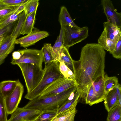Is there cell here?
<instances>
[{"label": "cell", "instance_id": "cell-43", "mask_svg": "<svg viewBox=\"0 0 121 121\" xmlns=\"http://www.w3.org/2000/svg\"><path fill=\"white\" fill-rule=\"evenodd\" d=\"M6 35H3L0 36V46L3 41Z\"/></svg>", "mask_w": 121, "mask_h": 121}, {"label": "cell", "instance_id": "cell-1", "mask_svg": "<svg viewBox=\"0 0 121 121\" xmlns=\"http://www.w3.org/2000/svg\"><path fill=\"white\" fill-rule=\"evenodd\" d=\"M106 54L98 43H87L82 48L79 59L73 62L77 89L104 78Z\"/></svg>", "mask_w": 121, "mask_h": 121}, {"label": "cell", "instance_id": "cell-20", "mask_svg": "<svg viewBox=\"0 0 121 121\" xmlns=\"http://www.w3.org/2000/svg\"><path fill=\"white\" fill-rule=\"evenodd\" d=\"M36 11L26 15L24 23L20 35H28L30 33L34 28Z\"/></svg>", "mask_w": 121, "mask_h": 121}, {"label": "cell", "instance_id": "cell-39", "mask_svg": "<svg viewBox=\"0 0 121 121\" xmlns=\"http://www.w3.org/2000/svg\"><path fill=\"white\" fill-rule=\"evenodd\" d=\"M21 55V53L20 50L15 51L12 53V60H17L18 59Z\"/></svg>", "mask_w": 121, "mask_h": 121}, {"label": "cell", "instance_id": "cell-6", "mask_svg": "<svg viewBox=\"0 0 121 121\" xmlns=\"http://www.w3.org/2000/svg\"><path fill=\"white\" fill-rule=\"evenodd\" d=\"M76 86L77 85L74 79H67L63 76L47 86L38 97L57 95Z\"/></svg>", "mask_w": 121, "mask_h": 121}, {"label": "cell", "instance_id": "cell-36", "mask_svg": "<svg viewBox=\"0 0 121 121\" xmlns=\"http://www.w3.org/2000/svg\"><path fill=\"white\" fill-rule=\"evenodd\" d=\"M113 57L117 59L121 58V37L117 43L113 52L112 54Z\"/></svg>", "mask_w": 121, "mask_h": 121}, {"label": "cell", "instance_id": "cell-34", "mask_svg": "<svg viewBox=\"0 0 121 121\" xmlns=\"http://www.w3.org/2000/svg\"><path fill=\"white\" fill-rule=\"evenodd\" d=\"M56 114V112L43 113L34 121H52L55 117Z\"/></svg>", "mask_w": 121, "mask_h": 121}, {"label": "cell", "instance_id": "cell-7", "mask_svg": "<svg viewBox=\"0 0 121 121\" xmlns=\"http://www.w3.org/2000/svg\"><path fill=\"white\" fill-rule=\"evenodd\" d=\"M21 55L17 60H12L11 63L17 65L21 63H27L36 65L42 68L44 61L42 49L39 50L34 49H25L20 50Z\"/></svg>", "mask_w": 121, "mask_h": 121}, {"label": "cell", "instance_id": "cell-13", "mask_svg": "<svg viewBox=\"0 0 121 121\" xmlns=\"http://www.w3.org/2000/svg\"><path fill=\"white\" fill-rule=\"evenodd\" d=\"M103 26L107 36L111 40L117 43L121 37V28L107 22L104 23Z\"/></svg>", "mask_w": 121, "mask_h": 121}, {"label": "cell", "instance_id": "cell-35", "mask_svg": "<svg viewBox=\"0 0 121 121\" xmlns=\"http://www.w3.org/2000/svg\"><path fill=\"white\" fill-rule=\"evenodd\" d=\"M28 0H1L3 3L9 6H15L26 3Z\"/></svg>", "mask_w": 121, "mask_h": 121}, {"label": "cell", "instance_id": "cell-31", "mask_svg": "<svg viewBox=\"0 0 121 121\" xmlns=\"http://www.w3.org/2000/svg\"><path fill=\"white\" fill-rule=\"evenodd\" d=\"M4 98L0 93V121H8Z\"/></svg>", "mask_w": 121, "mask_h": 121}, {"label": "cell", "instance_id": "cell-25", "mask_svg": "<svg viewBox=\"0 0 121 121\" xmlns=\"http://www.w3.org/2000/svg\"><path fill=\"white\" fill-rule=\"evenodd\" d=\"M121 107L118 105L108 111L106 121H121Z\"/></svg>", "mask_w": 121, "mask_h": 121}, {"label": "cell", "instance_id": "cell-15", "mask_svg": "<svg viewBox=\"0 0 121 121\" xmlns=\"http://www.w3.org/2000/svg\"><path fill=\"white\" fill-rule=\"evenodd\" d=\"M7 80L0 82V93L4 98L10 95L14 91L19 81Z\"/></svg>", "mask_w": 121, "mask_h": 121}, {"label": "cell", "instance_id": "cell-24", "mask_svg": "<svg viewBox=\"0 0 121 121\" xmlns=\"http://www.w3.org/2000/svg\"><path fill=\"white\" fill-rule=\"evenodd\" d=\"M73 60L69 53L68 49L63 46L57 61H63L69 68L72 69Z\"/></svg>", "mask_w": 121, "mask_h": 121}, {"label": "cell", "instance_id": "cell-11", "mask_svg": "<svg viewBox=\"0 0 121 121\" xmlns=\"http://www.w3.org/2000/svg\"><path fill=\"white\" fill-rule=\"evenodd\" d=\"M101 5L108 22L121 28V13L117 11L112 2L110 0H102Z\"/></svg>", "mask_w": 121, "mask_h": 121}, {"label": "cell", "instance_id": "cell-40", "mask_svg": "<svg viewBox=\"0 0 121 121\" xmlns=\"http://www.w3.org/2000/svg\"><path fill=\"white\" fill-rule=\"evenodd\" d=\"M116 88L120 104L121 105V84L119 83L116 87Z\"/></svg>", "mask_w": 121, "mask_h": 121}, {"label": "cell", "instance_id": "cell-45", "mask_svg": "<svg viewBox=\"0 0 121 121\" xmlns=\"http://www.w3.org/2000/svg\"><path fill=\"white\" fill-rule=\"evenodd\" d=\"M75 113V112H74ZM72 115H71V116L67 120H66V121H69L70 119H71V117H72V115Z\"/></svg>", "mask_w": 121, "mask_h": 121}, {"label": "cell", "instance_id": "cell-18", "mask_svg": "<svg viewBox=\"0 0 121 121\" xmlns=\"http://www.w3.org/2000/svg\"><path fill=\"white\" fill-rule=\"evenodd\" d=\"M16 40L11 34L5 35L0 46V57L9 52H12L13 51Z\"/></svg>", "mask_w": 121, "mask_h": 121}, {"label": "cell", "instance_id": "cell-37", "mask_svg": "<svg viewBox=\"0 0 121 121\" xmlns=\"http://www.w3.org/2000/svg\"><path fill=\"white\" fill-rule=\"evenodd\" d=\"M14 23L10 24L0 29V36L6 34L12 30L13 29V28L14 27Z\"/></svg>", "mask_w": 121, "mask_h": 121}, {"label": "cell", "instance_id": "cell-16", "mask_svg": "<svg viewBox=\"0 0 121 121\" xmlns=\"http://www.w3.org/2000/svg\"><path fill=\"white\" fill-rule=\"evenodd\" d=\"M80 93V90L77 89L73 98L69 100L57 110L55 117L62 115L70 109L76 107L79 98Z\"/></svg>", "mask_w": 121, "mask_h": 121}, {"label": "cell", "instance_id": "cell-21", "mask_svg": "<svg viewBox=\"0 0 121 121\" xmlns=\"http://www.w3.org/2000/svg\"><path fill=\"white\" fill-rule=\"evenodd\" d=\"M42 49L45 65L53 62L57 61L56 55L51 44H45Z\"/></svg>", "mask_w": 121, "mask_h": 121}, {"label": "cell", "instance_id": "cell-33", "mask_svg": "<svg viewBox=\"0 0 121 121\" xmlns=\"http://www.w3.org/2000/svg\"><path fill=\"white\" fill-rule=\"evenodd\" d=\"M77 112L76 107H74L62 114L54 118L52 121H65L67 120L73 114Z\"/></svg>", "mask_w": 121, "mask_h": 121}, {"label": "cell", "instance_id": "cell-44", "mask_svg": "<svg viewBox=\"0 0 121 121\" xmlns=\"http://www.w3.org/2000/svg\"><path fill=\"white\" fill-rule=\"evenodd\" d=\"M77 112L74 113L72 115L69 121H74V117Z\"/></svg>", "mask_w": 121, "mask_h": 121}, {"label": "cell", "instance_id": "cell-12", "mask_svg": "<svg viewBox=\"0 0 121 121\" xmlns=\"http://www.w3.org/2000/svg\"><path fill=\"white\" fill-rule=\"evenodd\" d=\"M80 89L79 98L85 104L91 106L103 101L94 90L92 83L84 86Z\"/></svg>", "mask_w": 121, "mask_h": 121}, {"label": "cell", "instance_id": "cell-19", "mask_svg": "<svg viewBox=\"0 0 121 121\" xmlns=\"http://www.w3.org/2000/svg\"><path fill=\"white\" fill-rule=\"evenodd\" d=\"M58 19L61 26H68L75 27H78L74 23L67 9L64 6L61 8Z\"/></svg>", "mask_w": 121, "mask_h": 121}, {"label": "cell", "instance_id": "cell-2", "mask_svg": "<svg viewBox=\"0 0 121 121\" xmlns=\"http://www.w3.org/2000/svg\"><path fill=\"white\" fill-rule=\"evenodd\" d=\"M77 86L59 94L45 97L37 98L29 101L23 107L26 109H37L46 113L56 112L77 90Z\"/></svg>", "mask_w": 121, "mask_h": 121}, {"label": "cell", "instance_id": "cell-26", "mask_svg": "<svg viewBox=\"0 0 121 121\" xmlns=\"http://www.w3.org/2000/svg\"><path fill=\"white\" fill-rule=\"evenodd\" d=\"M26 16L24 11L21 13L17 25H15L12 31L11 35L16 39L20 35V33Z\"/></svg>", "mask_w": 121, "mask_h": 121}, {"label": "cell", "instance_id": "cell-5", "mask_svg": "<svg viewBox=\"0 0 121 121\" xmlns=\"http://www.w3.org/2000/svg\"><path fill=\"white\" fill-rule=\"evenodd\" d=\"M63 32L62 46L69 49L70 47L86 39L88 36L89 29L82 27L62 26Z\"/></svg>", "mask_w": 121, "mask_h": 121}, {"label": "cell", "instance_id": "cell-8", "mask_svg": "<svg viewBox=\"0 0 121 121\" xmlns=\"http://www.w3.org/2000/svg\"><path fill=\"white\" fill-rule=\"evenodd\" d=\"M24 91V86L19 81L12 93L4 98L7 114H12L18 107Z\"/></svg>", "mask_w": 121, "mask_h": 121}, {"label": "cell", "instance_id": "cell-23", "mask_svg": "<svg viewBox=\"0 0 121 121\" xmlns=\"http://www.w3.org/2000/svg\"><path fill=\"white\" fill-rule=\"evenodd\" d=\"M91 83L96 93L103 101H104L106 93L104 90V78H102Z\"/></svg>", "mask_w": 121, "mask_h": 121}, {"label": "cell", "instance_id": "cell-3", "mask_svg": "<svg viewBox=\"0 0 121 121\" xmlns=\"http://www.w3.org/2000/svg\"><path fill=\"white\" fill-rule=\"evenodd\" d=\"M44 74L37 86L31 92L27 93L25 97L30 100L38 97L48 85L62 76L59 69L57 61L53 62L45 65Z\"/></svg>", "mask_w": 121, "mask_h": 121}, {"label": "cell", "instance_id": "cell-42", "mask_svg": "<svg viewBox=\"0 0 121 121\" xmlns=\"http://www.w3.org/2000/svg\"><path fill=\"white\" fill-rule=\"evenodd\" d=\"M7 5L3 3L0 0V10L7 7Z\"/></svg>", "mask_w": 121, "mask_h": 121}, {"label": "cell", "instance_id": "cell-30", "mask_svg": "<svg viewBox=\"0 0 121 121\" xmlns=\"http://www.w3.org/2000/svg\"><path fill=\"white\" fill-rule=\"evenodd\" d=\"M21 13L18 14L15 11L8 17L1 21L0 22V29L2 28L17 20Z\"/></svg>", "mask_w": 121, "mask_h": 121}, {"label": "cell", "instance_id": "cell-22", "mask_svg": "<svg viewBox=\"0 0 121 121\" xmlns=\"http://www.w3.org/2000/svg\"><path fill=\"white\" fill-rule=\"evenodd\" d=\"M104 83V90L106 94L115 88L119 84L118 78L116 76L109 77L105 74Z\"/></svg>", "mask_w": 121, "mask_h": 121}, {"label": "cell", "instance_id": "cell-9", "mask_svg": "<svg viewBox=\"0 0 121 121\" xmlns=\"http://www.w3.org/2000/svg\"><path fill=\"white\" fill-rule=\"evenodd\" d=\"M45 112L37 109H25L17 107L8 121H34Z\"/></svg>", "mask_w": 121, "mask_h": 121}, {"label": "cell", "instance_id": "cell-27", "mask_svg": "<svg viewBox=\"0 0 121 121\" xmlns=\"http://www.w3.org/2000/svg\"><path fill=\"white\" fill-rule=\"evenodd\" d=\"M63 30L62 27L61 26L59 36L57 37L54 44L52 47L53 50L56 56L57 61L63 47Z\"/></svg>", "mask_w": 121, "mask_h": 121}, {"label": "cell", "instance_id": "cell-10", "mask_svg": "<svg viewBox=\"0 0 121 121\" xmlns=\"http://www.w3.org/2000/svg\"><path fill=\"white\" fill-rule=\"evenodd\" d=\"M48 32L40 30L34 27L32 31L25 36L16 39L15 44H19L21 46L26 48L34 45L40 40L48 36Z\"/></svg>", "mask_w": 121, "mask_h": 121}, {"label": "cell", "instance_id": "cell-38", "mask_svg": "<svg viewBox=\"0 0 121 121\" xmlns=\"http://www.w3.org/2000/svg\"><path fill=\"white\" fill-rule=\"evenodd\" d=\"M26 3L17 6L15 12L18 14H19L23 11L24 10Z\"/></svg>", "mask_w": 121, "mask_h": 121}, {"label": "cell", "instance_id": "cell-28", "mask_svg": "<svg viewBox=\"0 0 121 121\" xmlns=\"http://www.w3.org/2000/svg\"><path fill=\"white\" fill-rule=\"evenodd\" d=\"M59 70L63 76L65 78L74 79L73 72L63 61H59Z\"/></svg>", "mask_w": 121, "mask_h": 121}, {"label": "cell", "instance_id": "cell-32", "mask_svg": "<svg viewBox=\"0 0 121 121\" xmlns=\"http://www.w3.org/2000/svg\"><path fill=\"white\" fill-rule=\"evenodd\" d=\"M17 6H7L0 10V22L14 12Z\"/></svg>", "mask_w": 121, "mask_h": 121}, {"label": "cell", "instance_id": "cell-17", "mask_svg": "<svg viewBox=\"0 0 121 121\" xmlns=\"http://www.w3.org/2000/svg\"><path fill=\"white\" fill-rule=\"evenodd\" d=\"M98 42L104 50L111 54L113 52L117 43L111 40L107 36L104 29L99 38Z\"/></svg>", "mask_w": 121, "mask_h": 121}, {"label": "cell", "instance_id": "cell-41", "mask_svg": "<svg viewBox=\"0 0 121 121\" xmlns=\"http://www.w3.org/2000/svg\"><path fill=\"white\" fill-rule=\"evenodd\" d=\"M11 52L10 51L9 52L0 57V65L4 62L5 59L8 56V54Z\"/></svg>", "mask_w": 121, "mask_h": 121}, {"label": "cell", "instance_id": "cell-14", "mask_svg": "<svg viewBox=\"0 0 121 121\" xmlns=\"http://www.w3.org/2000/svg\"><path fill=\"white\" fill-rule=\"evenodd\" d=\"M104 101L105 108L108 112L118 105H121L116 87L106 94Z\"/></svg>", "mask_w": 121, "mask_h": 121}, {"label": "cell", "instance_id": "cell-29", "mask_svg": "<svg viewBox=\"0 0 121 121\" xmlns=\"http://www.w3.org/2000/svg\"><path fill=\"white\" fill-rule=\"evenodd\" d=\"M39 4V0H28L26 3L24 11L26 15L36 11Z\"/></svg>", "mask_w": 121, "mask_h": 121}, {"label": "cell", "instance_id": "cell-4", "mask_svg": "<svg viewBox=\"0 0 121 121\" xmlns=\"http://www.w3.org/2000/svg\"><path fill=\"white\" fill-rule=\"evenodd\" d=\"M17 65L20 68L24 79L27 93L32 91L38 85L44 74V69L36 65L21 63Z\"/></svg>", "mask_w": 121, "mask_h": 121}]
</instances>
